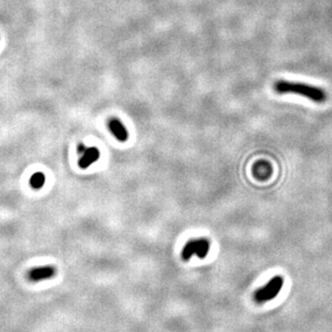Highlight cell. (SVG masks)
<instances>
[{
	"label": "cell",
	"instance_id": "cell-1",
	"mask_svg": "<svg viewBox=\"0 0 332 332\" xmlns=\"http://www.w3.org/2000/svg\"><path fill=\"white\" fill-rule=\"evenodd\" d=\"M274 91L278 94H296L317 104L327 101V93L323 89L301 82L279 80L274 83Z\"/></svg>",
	"mask_w": 332,
	"mask_h": 332
},
{
	"label": "cell",
	"instance_id": "cell-2",
	"mask_svg": "<svg viewBox=\"0 0 332 332\" xmlns=\"http://www.w3.org/2000/svg\"><path fill=\"white\" fill-rule=\"evenodd\" d=\"M282 286H284V278H282V276H280V275L274 276L270 281H267L262 288L258 289V290L253 293V300L257 303H264L271 301L278 295Z\"/></svg>",
	"mask_w": 332,
	"mask_h": 332
},
{
	"label": "cell",
	"instance_id": "cell-3",
	"mask_svg": "<svg viewBox=\"0 0 332 332\" xmlns=\"http://www.w3.org/2000/svg\"><path fill=\"white\" fill-rule=\"evenodd\" d=\"M210 249V242L206 238H197L189 241L183 247L181 256L183 260L191 259L193 256L199 258H205Z\"/></svg>",
	"mask_w": 332,
	"mask_h": 332
},
{
	"label": "cell",
	"instance_id": "cell-4",
	"mask_svg": "<svg viewBox=\"0 0 332 332\" xmlns=\"http://www.w3.org/2000/svg\"><path fill=\"white\" fill-rule=\"evenodd\" d=\"M56 268L52 265L38 266L33 267L32 270L27 273V278L33 282H38L41 280L50 279L55 276Z\"/></svg>",
	"mask_w": 332,
	"mask_h": 332
},
{
	"label": "cell",
	"instance_id": "cell-5",
	"mask_svg": "<svg viewBox=\"0 0 332 332\" xmlns=\"http://www.w3.org/2000/svg\"><path fill=\"white\" fill-rule=\"evenodd\" d=\"M100 150H98L96 147L87 148V150L80 155V159L78 161V165L80 166V168L86 169L100 159Z\"/></svg>",
	"mask_w": 332,
	"mask_h": 332
},
{
	"label": "cell",
	"instance_id": "cell-6",
	"mask_svg": "<svg viewBox=\"0 0 332 332\" xmlns=\"http://www.w3.org/2000/svg\"><path fill=\"white\" fill-rule=\"evenodd\" d=\"M108 128L110 132L114 134L115 137L120 141H125L129 138V133L125 126L119 119L112 118L108 121Z\"/></svg>",
	"mask_w": 332,
	"mask_h": 332
},
{
	"label": "cell",
	"instance_id": "cell-7",
	"mask_svg": "<svg viewBox=\"0 0 332 332\" xmlns=\"http://www.w3.org/2000/svg\"><path fill=\"white\" fill-rule=\"evenodd\" d=\"M253 176L259 180H264L270 177L272 174V167L271 165L267 163L265 161H261L258 162V163L255 164L253 166Z\"/></svg>",
	"mask_w": 332,
	"mask_h": 332
},
{
	"label": "cell",
	"instance_id": "cell-8",
	"mask_svg": "<svg viewBox=\"0 0 332 332\" xmlns=\"http://www.w3.org/2000/svg\"><path fill=\"white\" fill-rule=\"evenodd\" d=\"M45 182H46V176L44 173H41V172H37V173H35L32 177H31V180H30V183H31V187L33 189H41L42 187H44L45 185Z\"/></svg>",
	"mask_w": 332,
	"mask_h": 332
},
{
	"label": "cell",
	"instance_id": "cell-9",
	"mask_svg": "<svg viewBox=\"0 0 332 332\" xmlns=\"http://www.w3.org/2000/svg\"><path fill=\"white\" fill-rule=\"evenodd\" d=\"M87 150V147L86 146H84L83 144H80V145H78V148H77V151H78V153H79V155H81L84 151H86Z\"/></svg>",
	"mask_w": 332,
	"mask_h": 332
}]
</instances>
